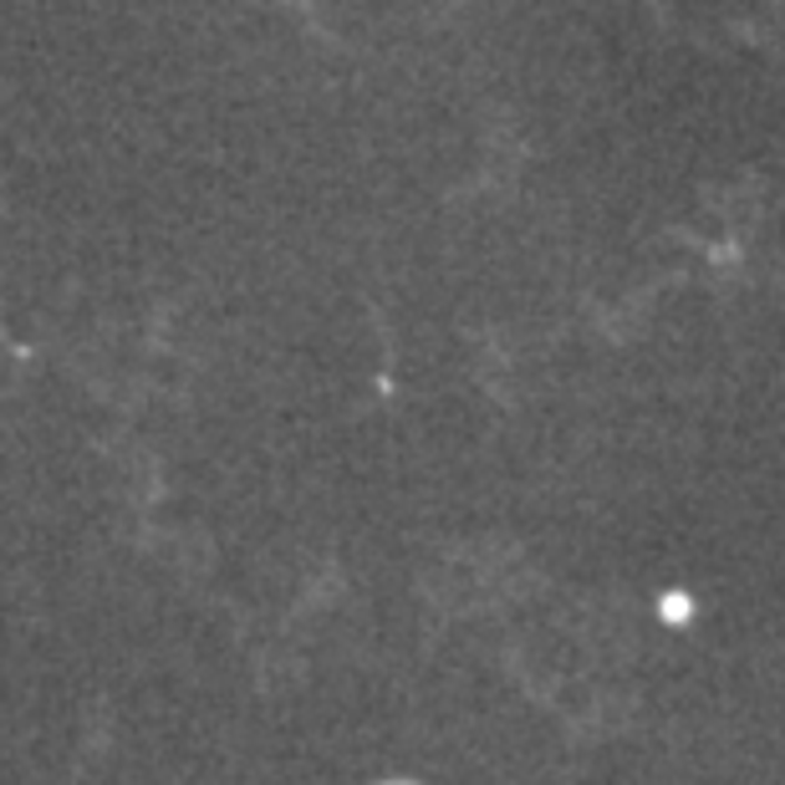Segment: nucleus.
<instances>
[{
	"label": "nucleus",
	"mask_w": 785,
	"mask_h": 785,
	"mask_svg": "<svg viewBox=\"0 0 785 785\" xmlns=\"http://www.w3.org/2000/svg\"><path fill=\"white\" fill-rule=\"evenodd\" d=\"M694 617H699V602H694L689 587H668V592L658 597V622H664V628H689Z\"/></svg>",
	"instance_id": "obj_1"
},
{
	"label": "nucleus",
	"mask_w": 785,
	"mask_h": 785,
	"mask_svg": "<svg viewBox=\"0 0 785 785\" xmlns=\"http://www.w3.org/2000/svg\"><path fill=\"white\" fill-rule=\"evenodd\" d=\"M383 785H419V781H383Z\"/></svg>",
	"instance_id": "obj_2"
}]
</instances>
